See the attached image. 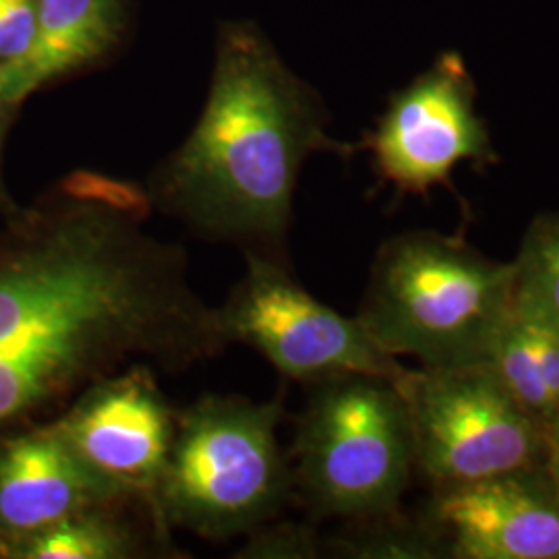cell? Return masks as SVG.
<instances>
[{
  "label": "cell",
  "mask_w": 559,
  "mask_h": 559,
  "mask_svg": "<svg viewBox=\"0 0 559 559\" xmlns=\"http://www.w3.org/2000/svg\"><path fill=\"white\" fill-rule=\"evenodd\" d=\"M38 0H0V62L15 59L34 38Z\"/></svg>",
  "instance_id": "cell-16"
},
{
  "label": "cell",
  "mask_w": 559,
  "mask_h": 559,
  "mask_svg": "<svg viewBox=\"0 0 559 559\" xmlns=\"http://www.w3.org/2000/svg\"><path fill=\"white\" fill-rule=\"evenodd\" d=\"M129 503L94 506L13 543L4 558L131 559L145 556L135 526L124 519Z\"/></svg>",
  "instance_id": "cell-12"
},
{
  "label": "cell",
  "mask_w": 559,
  "mask_h": 559,
  "mask_svg": "<svg viewBox=\"0 0 559 559\" xmlns=\"http://www.w3.org/2000/svg\"><path fill=\"white\" fill-rule=\"evenodd\" d=\"M120 25L122 0H38L29 46L0 62V106H15L48 81L100 59Z\"/></svg>",
  "instance_id": "cell-11"
},
{
  "label": "cell",
  "mask_w": 559,
  "mask_h": 559,
  "mask_svg": "<svg viewBox=\"0 0 559 559\" xmlns=\"http://www.w3.org/2000/svg\"><path fill=\"white\" fill-rule=\"evenodd\" d=\"M245 274L218 305L230 344H245L290 380L321 381L359 373L399 381L406 367L346 318L309 295L284 261L242 253Z\"/></svg>",
  "instance_id": "cell-6"
},
{
  "label": "cell",
  "mask_w": 559,
  "mask_h": 559,
  "mask_svg": "<svg viewBox=\"0 0 559 559\" xmlns=\"http://www.w3.org/2000/svg\"><path fill=\"white\" fill-rule=\"evenodd\" d=\"M514 267V313L559 330V214L533 222Z\"/></svg>",
  "instance_id": "cell-13"
},
{
  "label": "cell",
  "mask_w": 559,
  "mask_h": 559,
  "mask_svg": "<svg viewBox=\"0 0 559 559\" xmlns=\"http://www.w3.org/2000/svg\"><path fill=\"white\" fill-rule=\"evenodd\" d=\"M280 420V399L207 394L177 413L154 500L156 528L230 539L270 524L293 487Z\"/></svg>",
  "instance_id": "cell-3"
},
{
  "label": "cell",
  "mask_w": 559,
  "mask_h": 559,
  "mask_svg": "<svg viewBox=\"0 0 559 559\" xmlns=\"http://www.w3.org/2000/svg\"><path fill=\"white\" fill-rule=\"evenodd\" d=\"M413 431L415 466L443 487L531 471L545 427L483 365L406 369L394 381Z\"/></svg>",
  "instance_id": "cell-5"
},
{
  "label": "cell",
  "mask_w": 559,
  "mask_h": 559,
  "mask_svg": "<svg viewBox=\"0 0 559 559\" xmlns=\"http://www.w3.org/2000/svg\"><path fill=\"white\" fill-rule=\"evenodd\" d=\"M316 383L297 427L293 483L323 516L390 514L415 468L411 420L396 383L359 373Z\"/></svg>",
  "instance_id": "cell-4"
},
{
  "label": "cell",
  "mask_w": 559,
  "mask_h": 559,
  "mask_svg": "<svg viewBox=\"0 0 559 559\" xmlns=\"http://www.w3.org/2000/svg\"><path fill=\"white\" fill-rule=\"evenodd\" d=\"M514 261L489 260L431 230L381 245L359 318L394 357L427 369L483 365L514 313Z\"/></svg>",
  "instance_id": "cell-2"
},
{
  "label": "cell",
  "mask_w": 559,
  "mask_h": 559,
  "mask_svg": "<svg viewBox=\"0 0 559 559\" xmlns=\"http://www.w3.org/2000/svg\"><path fill=\"white\" fill-rule=\"evenodd\" d=\"M106 503L131 506L52 420L0 438V556L59 520Z\"/></svg>",
  "instance_id": "cell-9"
},
{
  "label": "cell",
  "mask_w": 559,
  "mask_h": 559,
  "mask_svg": "<svg viewBox=\"0 0 559 559\" xmlns=\"http://www.w3.org/2000/svg\"><path fill=\"white\" fill-rule=\"evenodd\" d=\"M436 520L460 558H559V489L531 471L445 487Z\"/></svg>",
  "instance_id": "cell-10"
},
{
  "label": "cell",
  "mask_w": 559,
  "mask_h": 559,
  "mask_svg": "<svg viewBox=\"0 0 559 559\" xmlns=\"http://www.w3.org/2000/svg\"><path fill=\"white\" fill-rule=\"evenodd\" d=\"M2 106H0V140H2V124H4V122H2ZM0 200H2V198H0Z\"/></svg>",
  "instance_id": "cell-18"
},
{
  "label": "cell",
  "mask_w": 559,
  "mask_h": 559,
  "mask_svg": "<svg viewBox=\"0 0 559 559\" xmlns=\"http://www.w3.org/2000/svg\"><path fill=\"white\" fill-rule=\"evenodd\" d=\"M487 365L493 369L512 399L535 419L540 420L543 427L556 415V406L545 388L522 321L514 313L501 330L500 338L496 340Z\"/></svg>",
  "instance_id": "cell-14"
},
{
  "label": "cell",
  "mask_w": 559,
  "mask_h": 559,
  "mask_svg": "<svg viewBox=\"0 0 559 559\" xmlns=\"http://www.w3.org/2000/svg\"><path fill=\"white\" fill-rule=\"evenodd\" d=\"M475 96V83L456 52L441 55L402 90L371 140L383 179L400 191L425 195L448 182L460 162H493Z\"/></svg>",
  "instance_id": "cell-8"
},
{
  "label": "cell",
  "mask_w": 559,
  "mask_h": 559,
  "mask_svg": "<svg viewBox=\"0 0 559 559\" xmlns=\"http://www.w3.org/2000/svg\"><path fill=\"white\" fill-rule=\"evenodd\" d=\"M516 316V313H514ZM519 318V316H516ZM522 321V328H524V334L526 340L531 344V350H533V357L539 365L540 376L545 381V388L551 396V402L556 406V413L559 411V330L558 328H551V325H545L539 321L524 320ZM554 419V417H551Z\"/></svg>",
  "instance_id": "cell-17"
},
{
  "label": "cell",
  "mask_w": 559,
  "mask_h": 559,
  "mask_svg": "<svg viewBox=\"0 0 559 559\" xmlns=\"http://www.w3.org/2000/svg\"><path fill=\"white\" fill-rule=\"evenodd\" d=\"M325 150L342 145L328 138L311 90L258 32L235 25L222 34L195 129L147 195L201 239L282 260L300 166Z\"/></svg>",
  "instance_id": "cell-1"
},
{
  "label": "cell",
  "mask_w": 559,
  "mask_h": 559,
  "mask_svg": "<svg viewBox=\"0 0 559 559\" xmlns=\"http://www.w3.org/2000/svg\"><path fill=\"white\" fill-rule=\"evenodd\" d=\"M247 545L239 549V558L286 559L311 558L316 551L313 537L299 526H276L265 528V524L247 535Z\"/></svg>",
  "instance_id": "cell-15"
},
{
  "label": "cell",
  "mask_w": 559,
  "mask_h": 559,
  "mask_svg": "<svg viewBox=\"0 0 559 559\" xmlns=\"http://www.w3.org/2000/svg\"><path fill=\"white\" fill-rule=\"evenodd\" d=\"M52 423L81 459L127 500L143 506L154 522L177 413L152 367H131L96 381Z\"/></svg>",
  "instance_id": "cell-7"
}]
</instances>
